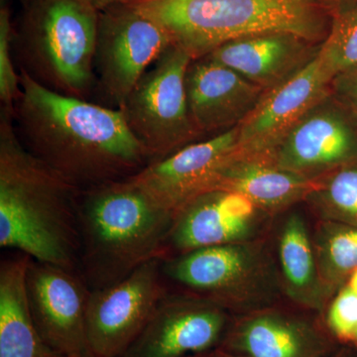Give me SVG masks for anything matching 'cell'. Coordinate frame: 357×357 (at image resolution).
I'll use <instances>...</instances> for the list:
<instances>
[{
    "label": "cell",
    "mask_w": 357,
    "mask_h": 357,
    "mask_svg": "<svg viewBox=\"0 0 357 357\" xmlns=\"http://www.w3.org/2000/svg\"><path fill=\"white\" fill-rule=\"evenodd\" d=\"M192 59L172 45L141 77L121 109L129 130L152 162L203 140L192 121L185 77Z\"/></svg>",
    "instance_id": "obj_7"
},
{
    "label": "cell",
    "mask_w": 357,
    "mask_h": 357,
    "mask_svg": "<svg viewBox=\"0 0 357 357\" xmlns=\"http://www.w3.org/2000/svg\"><path fill=\"white\" fill-rule=\"evenodd\" d=\"M192 59L243 37L287 32L323 44L332 8L323 0H142L131 4Z\"/></svg>",
    "instance_id": "obj_4"
},
{
    "label": "cell",
    "mask_w": 357,
    "mask_h": 357,
    "mask_svg": "<svg viewBox=\"0 0 357 357\" xmlns=\"http://www.w3.org/2000/svg\"><path fill=\"white\" fill-rule=\"evenodd\" d=\"M192 357H218L217 351L213 352H208V354H199V356H195Z\"/></svg>",
    "instance_id": "obj_33"
},
{
    "label": "cell",
    "mask_w": 357,
    "mask_h": 357,
    "mask_svg": "<svg viewBox=\"0 0 357 357\" xmlns=\"http://www.w3.org/2000/svg\"><path fill=\"white\" fill-rule=\"evenodd\" d=\"M325 326L337 340L356 342L357 292L349 285L340 289L326 312Z\"/></svg>",
    "instance_id": "obj_26"
},
{
    "label": "cell",
    "mask_w": 357,
    "mask_h": 357,
    "mask_svg": "<svg viewBox=\"0 0 357 357\" xmlns=\"http://www.w3.org/2000/svg\"><path fill=\"white\" fill-rule=\"evenodd\" d=\"M234 316L208 301L169 292L121 357H192L218 351Z\"/></svg>",
    "instance_id": "obj_12"
},
{
    "label": "cell",
    "mask_w": 357,
    "mask_h": 357,
    "mask_svg": "<svg viewBox=\"0 0 357 357\" xmlns=\"http://www.w3.org/2000/svg\"><path fill=\"white\" fill-rule=\"evenodd\" d=\"M321 45L292 33H262L227 42L206 57L236 70L267 93L306 68Z\"/></svg>",
    "instance_id": "obj_18"
},
{
    "label": "cell",
    "mask_w": 357,
    "mask_h": 357,
    "mask_svg": "<svg viewBox=\"0 0 357 357\" xmlns=\"http://www.w3.org/2000/svg\"><path fill=\"white\" fill-rule=\"evenodd\" d=\"M217 354H218V357H243V356H236V354H229V352L220 351V349H218Z\"/></svg>",
    "instance_id": "obj_32"
},
{
    "label": "cell",
    "mask_w": 357,
    "mask_h": 357,
    "mask_svg": "<svg viewBox=\"0 0 357 357\" xmlns=\"http://www.w3.org/2000/svg\"><path fill=\"white\" fill-rule=\"evenodd\" d=\"M304 202L319 220L357 227V162L316 178Z\"/></svg>",
    "instance_id": "obj_23"
},
{
    "label": "cell",
    "mask_w": 357,
    "mask_h": 357,
    "mask_svg": "<svg viewBox=\"0 0 357 357\" xmlns=\"http://www.w3.org/2000/svg\"><path fill=\"white\" fill-rule=\"evenodd\" d=\"M79 191L25 147L14 126L13 112L1 109V248L79 271Z\"/></svg>",
    "instance_id": "obj_2"
},
{
    "label": "cell",
    "mask_w": 357,
    "mask_h": 357,
    "mask_svg": "<svg viewBox=\"0 0 357 357\" xmlns=\"http://www.w3.org/2000/svg\"><path fill=\"white\" fill-rule=\"evenodd\" d=\"M237 141L238 126L187 145L130 178L176 215L192 199L218 189L223 171L238 152Z\"/></svg>",
    "instance_id": "obj_13"
},
{
    "label": "cell",
    "mask_w": 357,
    "mask_h": 357,
    "mask_svg": "<svg viewBox=\"0 0 357 357\" xmlns=\"http://www.w3.org/2000/svg\"><path fill=\"white\" fill-rule=\"evenodd\" d=\"M330 357H351V354L347 349H338L332 356Z\"/></svg>",
    "instance_id": "obj_31"
},
{
    "label": "cell",
    "mask_w": 357,
    "mask_h": 357,
    "mask_svg": "<svg viewBox=\"0 0 357 357\" xmlns=\"http://www.w3.org/2000/svg\"><path fill=\"white\" fill-rule=\"evenodd\" d=\"M269 217L243 195L225 190L206 192L176 213L160 259L199 248L259 241Z\"/></svg>",
    "instance_id": "obj_14"
},
{
    "label": "cell",
    "mask_w": 357,
    "mask_h": 357,
    "mask_svg": "<svg viewBox=\"0 0 357 357\" xmlns=\"http://www.w3.org/2000/svg\"><path fill=\"white\" fill-rule=\"evenodd\" d=\"M332 79L319 53L292 79L267 91L238 126V152L269 154L310 109L330 95Z\"/></svg>",
    "instance_id": "obj_16"
},
{
    "label": "cell",
    "mask_w": 357,
    "mask_h": 357,
    "mask_svg": "<svg viewBox=\"0 0 357 357\" xmlns=\"http://www.w3.org/2000/svg\"><path fill=\"white\" fill-rule=\"evenodd\" d=\"M169 293L161 259L145 263L107 288L91 290L86 312L89 349L95 357H121Z\"/></svg>",
    "instance_id": "obj_9"
},
{
    "label": "cell",
    "mask_w": 357,
    "mask_h": 357,
    "mask_svg": "<svg viewBox=\"0 0 357 357\" xmlns=\"http://www.w3.org/2000/svg\"><path fill=\"white\" fill-rule=\"evenodd\" d=\"M20 73L13 117L21 141L79 189L132 177L149 165L121 110L61 95Z\"/></svg>",
    "instance_id": "obj_1"
},
{
    "label": "cell",
    "mask_w": 357,
    "mask_h": 357,
    "mask_svg": "<svg viewBox=\"0 0 357 357\" xmlns=\"http://www.w3.org/2000/svg\"><path fill=\"white\" fill-rule=\"evenodd\" d=\"M319 55L333 77L357 66V1L333 13Z\"/></svg>",
    "instance_id": "obj_24"
},
{
    "label": "cell",
    "mask_w": 357,
    "mask_h": 357,
    "mask_svg": "<svg viewBox=\"0 0 357 357\" xmlns=\"http://www.w3.org/2000/svg\"><path fill=\"white\" fill-rule=\"evenodd\" d=\"M172 45L157 23L131 4L98 11L96 93L102 105L121 109L141 77Z\"/></svg>",
    "instance_id": "obj_8"
},
{
    "label": "cell",
    "mask_w": 357,
    "mask_h": 357,
    "mask_svg": "<svg viewBox=\"0 0 357 357\" xmlns=\"http://www.w3.org/2000/svg\"><path fill=\"white\" fill-rule=\"evenodd\" d=\"M282 288L294 303L310 311H325L330 297L319 276L306 220L292 211L282 223L277 244Z\"/></svg>",
    "instance_id": "obj_21"
},
{
    "label": "cell",
    "mask_w": 357,
    "mask_h": 357,
    "mask_svg": "<svg viewBox=\"0 0 357 357\" xmlns=\"http://www.w3.org/2000/svg\"><path fill=\"white\" fill-rule=\"evenodd\" d=\"M347 285L351 286V287L357 292V269L354 271V273L351 275Z\"/></svg>",
    "instance_id": "obj_30"
},
{
    "label": "cell",
    "mask_w": 357,
    "mask_h": 357,
    "mask_svg": "<svg viewBox=\"0 0 357 357\" xmlns=\"http://www.w3.org/2000/svg\"><path fill=\"white\" fill-rule=\"evenodd\" d=\"M314 180L279 168L266 155L237 152L223 171L218 190L243 195L268 215L304 202Z\"/></svg>",
    "instance_id": "obj_19"
},
{
    "label": "cell",
    "mask_w": 357,
    "mask_h": 357,
    "mask_svg": "<svg viewBox=\"0 0 357 357\" xmlns=\"http://www.w3.org/2000/svg\"><path fill=\"white\" fill-rule=\"evenodd\" d=\"M30 259L13 251L0 262V357H65L49 347L33 321L26 292Z\"/></svg>",
    "instance_id": "obj_20"
},
{
    "label": "cell",
    "mask_w": 357,
    "mask_h": 357,
    "mask_svg": "<svg viewBox=\"0 0 357 357\" xmlns=\"http://www.w3.org/2000/svg\"><path fill=\"white\" fill-rule=\"evenodd\" d=\"M174 220L131 178L81 190L79 271L89 287H109L160 259Z\"/></svg>",
    "instance_id": "obj_3"
},
{
    "label": "cell",
    "mask_w": 357,
    "mask_h": 357,
    "mask_svg": "<svg viewBox=\"0 0 357 357\" xmlns=\"http://www.w3.org/2000/svg\"><path fill=\"white\" fill-rule=\"evenodd\" d=\"M331 95L357 116V66L333 77Z\"/></svg>",
    "instance_id": "obj_27"
},
{
    "label": "cell",
    "mask_w": 357,
    "mask_h": 357,
    "mask_svg": "<svg viewBox=\"0 0 357 357\" xmlns=\"http://www.w3.org/2000/svg\"><path fill=\"white\" fill-rule=\"evenodd\" d=\"M167 287L213 303L232 314L274 306L282 288L278 265L260 241L196 249L161 259Z\"/></svg>",
    "instance_id": "obj_6"
},
{
    "label": "cell",
    "mask_w": 357,
    "mask_h": 357,
    "mask_svg": "<svg viewBox=\"0 0 357 357\" xmlns=\"http://www.w3.org/2000/svg\"><path fill=\"white\" fill-rule=\"evenodd\" d=\"M14 25L11 11L6 3L0 8V102L1 109L13 112L20 96V73L14 61Z\"/></svg>",
    "instance_id": "obj_25"
},
{
    "label": "cell",
    "mask_w": 357,
    "mask_h": 357,
    "mask_svg": "<svg viewBox=\"0 0 357 357\" xmlns=\"http://www.w3.org/2000/svg\"><path fill=\"white\" fill-rule=\"evenodd\" d=\"M356 344H357V337H356Z\"/></svg>",
    "instance_id": "obj_35"
},
{
    "label": "cell",
    "mask_w": 357,
    "mask_h": 357,
    "mask_svg": "<svg viewBox=\"0 0 357 357\" xmlns=\"http://www.w3.org/2000/svg\"><path fill=\"white\" fill-rule=\"evenodd\" d=\"M96 10L102 11L103 9L116 6H126V4H132L135 2L142 1V0H88Z\"/></svg>",
    "instance_id": "obj_28"
},
{
    "label": "cell",
    "mask_w": 357,
    "mask_h": 357,
    "mask_svg": "<svg viewBox=\"0 0 357 357\" xmlns=\"http://www.w3.org/2000/svg\"><path fill=\"white\" fill-rule=\"evenodd\" d=\"M323 1L332 8L333 13H335L338 9L344 8V7L354 3L357 0H323Z\"/></svg>",
    "instance_id": "obj_29"
},
{
    "label": "cell",
    "mask_w": 357,
    "mask_h": 357,
    "mask_svg": "<svg viewBox=\"0 0 357 357\" xmlns=\"http://www.w3.org/2000/svg\"><path fill=\"white\" fill-rule=\"evenodd\" d=\"M98 21L88 0H23L13 36L20 72L61 95L89 100L96 89Z\"/></svg>",
    "instance_id": "obj_5"
},
{
    "label": "cell",
    "mask_w": 357,
    "mask_h": 357,
    "mask_svg": "<svg viewBox=\"0 0 357 357\" xmlns=\"http://www.w3.org/2000/svg\"><path fill=\"white\" fill-rule=\"evenodd\" d=\"M312 243L319 276L331 298L357 269V227L319 220Z\"/></svg>",
    "instance_id": "obj_22"
},
{
    "label": "cell",
    "mask_w": 357,
    "mask_h": 357,
    "mask_svg": "<svg viewBox=\"0 0 357 357\" xmlns=\"http://www.w3.org/2000/svg\"><path fill=\"white\" fill-rule=\"evenodd\" d=\"M185 88L190 114L204 137L238 126L266 93L236 70L206 57L191 61Z\"/></svg>",
    "instance_id": "obj_17"
},
{
    "label": "cell",
    "mask_w": 357,
    "mask_h": 357,
    "mask_svg": "<svg viewBox=\"0 0 357 357\" xmlns=\"http://www.w3.org/2000/svg\"><path fill=\"white\" fill-rule=\"evenodd\" d=\"M26 292L33 321L49 347L65 357L93 356L86 333L91 289L77 270L31 258Z\"/></svg>",
    "instance_id": "obj_10"
},
{
    "label": "cell",
    "mask_w": 357,
    "mask_h": 357,
    "mask_svg": "<svg viewBox=\"0 0 357 357\" xmlns=\"http://www.w3.org/2000/svg\"><path fill=\"white\" fill-rule=\"evenodd\" d=\"M7 0H1V3H6Z\"/></svg>",
    "instance_id": "obj_34"
},
{
    "label": "cell",
    "mask_w": 357,
    "mask_h": 357,
    "mask_svg": "<svg viewBox=\"0 0 357 357\" xmlns=\"http://www.w3.org/2000/svg\"><path fill=\"white\" fill-rule=\"evenodd\" d=\"M325 324L274 307L236 314L220 351L243 357H330L337 351Z\"/></svg>",
    "instance_id": "obj_15"
},
{
    "label": "cell",
    "mask_w": 357,
    "mask_h": 357,
    "mask_svg": "<svg viewBox=\"0 0 357 357\" xmlns=\"http://www.w3.org/2000/svg\"><path fill=\"white\" fill-rule=\"evenodd\" d=\"M91 357H95V356H91Z\"/></svg>",
    "instance_id": "obj_36"
},
{
    "label": "cell",
    "mask_w": 357,
    "mask_h": 357,
    "mask_svg": "<svg viewBox=\"0 0 357 357\" xmlns=\"http://www.w3.org/2000/svg\"><path fill=\"white\" fill-rule=\"evenodd\" d=\"M266 156L279 168L311 180L356 163L357 116L330 93Z\"/></svg>",
    "instance_id": "obj_11"
}]
</instances>
